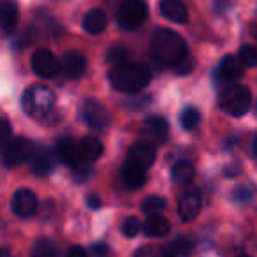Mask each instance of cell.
Listing matches in <instances>:
<instances>
[{"instance_id":"25","label":"cell","mask_w":257,"mask_h":257,"mask_svg":"<svg viewBox=\"0 0 257 257\" xmlns=\"http://www.w3.org/2000/svg\"><path fill=\"white\" fill-rule=\"evenodd\" d=\"M199 121H201V114L196 107H185V109L182 111V114H180V123H182V127L185 128V131L196 128L197 125H199Z\"/></svg>"},{"instance_id":"26","label":"cell","mask_w":257,"mask_h":257,"mask_svg":"<svg viewBox=\"0 0 257 257\" xmlns=\"http://www.w3.org/2000/svg\"><path fill=\"white\" fill-rule=\"evenodd\" d=\"M166 208V201L161 196H148L147 199L141 203V211L147 215H157Z\"/></svg>"},{"instance_id":"18","label":"cell","mask_w":257,"mask_h":257,"mask_svg":"<svg viewBox=\"0 0 257 257\" xmlns=\"http://www.w3.org/2000/svg\"><path fill=\"white\" fill-rule=\"evenodd\" d=\"M161 13L164 18H168L173 23H187L189 22V9L182 0H162Z\"/></svg>"},{"instance_id":"21","label":"cell","mask_w":257,"mask_h":257,"mask_svg":"<svg viewBox=\"0 0 257 257\" xmlns=\"http://www.w3.org/2000/svg\"><path fill=\"white\" fill-rule=\"evenodd\" d=\"M107 27V16L102 9H92L83 16V29L88 34H102Z\"/></svg>"},{"instance_id":"15","label":"cell","mask_w":257,"mask_h":257,"mask_svg":"<svg viewBox=\"0 0 257 257\" xmlns=\"http://www.w3.org/2000/svg\"><path fill=\"white\" fill-rule=\"evenodd\" d=\"M57 157H60V161L64 162V164L71 166L72 169L78 168L79 164H85V162H81V157H79L78 143H74L71 138H62V140H58Z\"/></svg>"},{"instance_id":"41","label":"cell","mask_w":257,"mask_h":257,"mask_svg":"<svg viewBox=\"0 0 257 257\" xmlns=\"http://www.w3.org/2000/svg\"><path fill=\"white\" fill-rule=\"evenodd\" d=\"M238 257H250V255H245V253H243V255H238Z\"/></svg>"},{"instance_id":"28","label":"cell","mask_w":257,"mask_h":257,"mask_svg":"<svg viewBox=\"0 0 257 257\" xmlns=\"http://www.w3.org/2000/svg\"><path fill=\"white\" fill-rule=\"evenodd\" d=\"M238 58L245 67H253L257 65V48L252 44H243L238 51Z\"/></svg>"},{"instance_id":"33","label":"cell","mask_w":257,"mask_h":257,"mask_svg":"<svg viewBox=\"0 0 257 257\" xmlns=\"http://www.w3.org/2000/svg\"><path fill=\"white\" fill-rule=\"evenodd\" d=\"M252 196H253L252 189H250V187H246V185L236 187L234 192H232V197H234L238 203H248V201L252 199Z\"/></svg>"},{"instance_id":"32","label":"cell","mask_w":257,"mask_h":257,"mask_svg":"<svg viewBox=\"0 0 257 257\" xmlns=\"http://www.w3.org/2000/svg\"><path fill=\"white\" fill-rule=\"evenodd\" d=\"M141 224L136 217H127L123 222H121V234L127 236V238H134V236L140 232Z\"/></svg>"},{"instance_id":"20","label":"cell","mask_w":257,"mask_h":257,"mask_svg":"<svg viewBox=\"0 0 257 257\" xmlns=\"http://www.w3.org/2000/svg\"><path fill=\"white\" fill-rule=\"evenodd\" d=\"M18 6L13 0H4L0 2V29L6 34L15 32L16 23H18Z\"/></svg>"},{"instance_id":"34","label":"cell","mask_w":257,"mask_h":257,"mask_svg":"<svg viewBox=\"0 0 257 257\" xmlns=\"http://www.w3.org/2000/svg\"><path fill=\"white\" fill-rule=\"evenodd\" d=\"M11 123H9V120H6V118H0V147L2 145H6L9 140H11Z\"/></svg>"},{"instance_id":"1","label":"cell","mask_w":257,"mask_h":257,"mask_svg":"<svg viewBox=\"0 0 257 257\" xmlns=\"http://www.w3.org/2000/svg\"><path fill=\"white\" fill-rule=\"evenodd\" d=\"M150 53L159 64L173 67L176 62L189 55V51H187V44L180 34L169 29H159L155 30L150 39Z\"/></svg>"},{"instance_id":"10","label":"cell","mask_w":257,"mask_h":257,"mask_svg":"<svg viewBox=\"0 0 257 257\" xmlns=\"http://www.w3.org/2000/svg\"><path fill=\"white\" fill-rule=\"evenodd\" d=\"M11 210L22 218L32 217L37 211V197L32 190L29 189H18L13 194L11 199Z\"/></svg>"},{"instance_id":"16","label":"cell","mask_w":257,"mask_h":257,"mask_svg":"<svg viewBox=\"0 0 257 257\" xmlns=\"http://www.w3.org/2000/svg\"><path fill=\"white\" fill-rule=\"evenodd\" d=\"M120 176H121V182L127 189H141L147 182V169L140 168V166L133 164V162H125L121 166V171H120Z\"/></svg>"},{"instance_id":"9","label":"cell","mask_w":257,"mask_h":257,"mask_svg":"<svg viewBox=\"0 0 257 257\" xmlns=\"http://www.w3.org/2000/svg\"><path fill=\"white\" fill-rule=\"evenodd\" d=\"M141 134L150 143L162 145L169 136V125L162 116H148L141 125Z\"/></svg>"},{"instance_id":"8","label":"cell","mask_w":257,"mask_h":257,"mask_svg":"<svg viewBox=\"0 0 257 257\" xmlns=\"http://www.w3.org/2000/svg\"><path fill=\"white\" fill-rule=\"evenodd\" d=\"M81 114L83 120L86 121V125L92 128H106L111 121L107 109L95 99L85 100V104L81 107Z\"/></svg>"},{"instance_id":"24","label":"cell","mask_w":257,"mask_h":257,"mask_svg":"<svg viewBox=\"0 0 257 257\" xmlns=\"http://www.w3.org/2000/svg\"><path fill=\"white\" fill-rule=\"evenodd\" d=\"M30 257H57V246L50 238H39L34 243Z\"/></svg>"},{"instance_id":"3","label":"cell","mask_w":257,"mask_h":257,"mask_svg":"<svg viewBox=\"0 0 257 257\" xmlns=\"http://www.w3.org/2000/svg\"><path fill=\"white\" fill-rule=\"evenodd\" d=\"M55 106V93L50 86L32 85L22 95V107L30 116H46Z\"/></svg>"},{"instance_id":"6","label":"cell","mask_w":257,"mask_h":257,"mask_svg":"<svg viewBox=\"0 0 257 257\" xmlns=\"http://www.w3.org/2000/svg\"><path fill=\"white\" fill-rule=\"evenodd\" d=\"M34 145L30 143L27 138L18 136V138H13L6 143L4 148V154H2V161H4L6 168H18L22 166L23 162L30 161L34 154Z\"/></svg>"},{"instance_id":"23","label":"cell","mask_w":257,"mask_h":257,"mask_svg":"<svg viewBox=\"0 0 257 257\" xmlns=\"http://www.w3.org/2000/svg\"><path fill=\"white\" fill-rule=\"evenodd\" d=\"M194 175H196V171H194V166L190 164L189 161L176 162L171 169L173 182L178 183V185H189V183L194 180Z\"/></svg>"},{"instance_id":"17","label":"cell","mask_w":257,"mask_h":257,"mask_svg":"<svg viewBox=\"0 0 257 257\" xmlns=\"http://www.w3.org/2000/svg\"><path fill=\"white\" fill-rule=\"evenodd\" d=\"M243 67L245 65L239 62L238 57H232V55H227L220 60L217 69V76L222 79V81L232 83L236 79H239L243 76Z\"/></svg>"},{"instance_id":"35","label":"cell","mask_w":257,"mask_h":257,"mask_svg":"<svg viewBox=\"0 0 257 257\" xmlns=\"http://www.w3.org/2000/svg\"><path fill=\"white\" fill-rule=\"evenodd\" d=\"M74 176H76V180L78 182H81V180H86L90 176V173H92V169L88 168V166H83V164H79L78 168H74Z\"/></svg>"},{"instance_id":"19","label":"cell","mask_w":257,"mask_h":257,"mask_svg":"<svg viewBox=\"0 0 257 257\" xmlns=\"http://www.w3.org/2000/svg\"><path fill=\"white\" fill-rule=\"evenodd\" d=\"M79 157L81 162H95L99 157H102L104 154V145L99 138L95 136H85L78 143Z\"/></svg>"},{"instance_id":"11","label":"cell","mask_w":257,"mask_h":257,"mask_svg":"<svg viewBox=\"0 0 257 257\" xmlns=\"http://www.w3.org/2000/svg\"><path fill=\"white\" fill-rule=\"evenodd\" d=\"M201 210V192L197 189H189L178 199V215L182 220L189 222L197 217Z\"/></svg>"},{"instance_id":"13","label":"cell","mask_w":257,"mask_h":257,"mask_svg":"<svg viewBox=\"0 0 257 257\" xmlns=\"http://www.w3.org/2000/svg\"><path fill=\"white\" fill-rule=\"evenodd\" d=\"M30 169H32L36 175H50L55 168V154L46 147L36 148L30 157Z\"/></svg>"},{"instance_id":"40","label":"cell","mask_w":257,"mask_h":257,"mask_svg":"<svg viewBox=\"0 0 257 257\" xmlns=\"http://www.w3.org/2000/svg\"><path fill=\"white\" fill-rule=\"evenodd\" d=\"M252 154H253V157H257V136L253 138V141H252Z\"/></svg>"},{"instance_id":"31","label":"cell","mask_w":257,"mask_h":257,"mask_svg":"<svg viewBox=\"0 0 257 257\" xmlns=\"http://www.w3.org/2000/svg\"><path fill=\"white\" fill-rule=\"evenodd\" d=\"M194 67H196V62H194V58L190 57V55H185L182 60L176 62V64L173 65V71H175L178 76H187V74H190V72L194 71Z\"/></svg>"},{"instance_id":"27","label":"cell","mask_w":257,"mask_h":257,"mask_svg":"<svg viewBox=\"0 0 257 257\" xmlns=\"http://www.w3.org/2000/svg\"><path fill=\"white\" fill-rule=\"evenodd\" d=\"M169 250L175 257H187L192 250V241L185 236H178L175 241L169 245Z\"/></svg>"},{"instance_id":"5","label":"cell","mask_w":257,"mask_h":257,"mask_svg":"<svg viewBox=\"0 0 257 257\" xmlns=\"http://www.w3.org/2000/svg\"><path fill=\"white\" fill-rule=\"evenodd\" d=\"M148 16V6L143 0H123L116 13L118 25L125 30H136Z\"/></svg>"},{"instance_id":"36","label":"cell","mask_w":257,"mask_h":257,"mask_svg":"<svg viewBox=\"0 0 257 257\" xmlns=\"http://www.w3.org/2000/svg\"><path fill=\"white\" fill-rule=\"evenodd\" d=\"M65 257H88V253H86V250L83 248V246L74 245V246H71V248L67 250Z\"/></svg>"},{"instance_id":"29","label":"cell","mask_w":257,"mask_h":257,"mask_svg":"<svg viewBox=\"0 0 257 257\" xmlns=\"http://www.w3.org/2000/svg\"><path fill=\"white\" fill-rule=\"evenodd\" d=\"M136 257H175L169 250V246H159V245H147L138 250Z\"/></svg>"},{"instance_id":"7","label":"cell","mask_w":257,"mask_h":257,"mask_svg":"<svg viewBox=\"0 0 257 257\" xmlns=\"http://www.w3.org/2000/svg\"><path fill=\"white\" fill-rule=\"evenodd\" d=\"M30 67L41 78H55L62 71L58 58L50 50H37L30 58Z\"/></svg>"},{"instance_id":"12","label":"cell","mask_w":257,"mask_h":257,"mask_svg":"<svg viewBox=\"0 0 257 257\" xmlns=\"http://www.w3.org/2000/svg\"><path fill=\"white\" fill-rule=\"evenodd\" d=\"M127 161L133 162V164L140 166L143 169H148L155 164V150L152 145L148 143H134L133 147L128 148L127 152Z\"/></svg>"},{"instance_id":"37","label":"cell","mask_w":257,"mask_h":257,"mask_svg":"<svg viewBox=\"0 0 257 257\" xmlns=\"http://www.w3.org/2000/svg\"><path fill=\"white\" fill-rule=\"evenodd\" d=\"M92 252L95 257H107L109 255V248H107L104 243H97V245L92 246Z\"/></svg>"},{"instance_id":"38","label":"cell","mask_w":257,"mask_h":257,"mask_svg":"<svg viewBox=\"0 0 257 257\" xmlns=\"http://www.w3.org/2000/svg\"><path fill=\"white\" fill-rule=\"evenodd\" d=\"M86 203H88V206L92 208V210H97V208L100 206V201H99V197L97 196H88V199H86Z\"/></svg>"},{"instance_id":"22","label":"cell","mask_w":257,"mask_h":257,"mask_svg":"<svg viewBox=\"0 0 257 257\" xmlns=\"http://www.w3.org/2000/svg\"><path fill=\"white\" fill-rule=\"evenodd\" d=\"M143 229L147 232V236H150V238H164L169 232V229H171V225H169L168 218L157 213V215H150L147 218Z\"/></svg>"},{"instance_id":"14","label":"cell","mask_w":257,"mask_h":257,"mask_svg":"<svg viewBox=\"0 0 257 257\" xmlns=\"http://www.w3.org/2000/svg\"><path fill=\"white\" fill-rule=\"evenodd\" d=\"M62 72H64L67 78L78 79L83 76V72L86 71V58L83 57L79 51H69L64 55L60 62Z\"/></svg>"},{"instance_id":"4","label":"cell","mask_w":257,"mask_h":257,"mask_svg":"<svg viewBox=\"0 0 257 257\" xmlns=\"http://www.w3.org/2000/svg\"><path fill=\"white\" fill-rule=\"evenodd\" d=\"M252 104V95L250 90L243 85H231L220 93L218 99V106L224 113L231 114V116H243L246 111L250 109Z\"/></svg>"},{"instance_id":"30","label":"cell","mask_w":257,"mask_h":257,"mask_svg":"<svg viewBox=\"0 0 257 257\" xmlns=\"http://www.w3.org/2000/svg\"><path fill=\"white\" fill-rule=\"evenodd\" d=\"M127 58H128V50L120 46V44H116V46H113L107 51V62H109V64L120 65V64H123V62H127Z\"/></svg>"},{"instance_id":"2","label":"cell","mask_w":257,"mask_h":257,"mask_svg":"<svg viewBox=\"0 0 257 257\" xmlns=\"http://www.w3.org/2000/svg\"><path fill=\"white\" fill-rule=\"evenodd\" d=\"M152 71L140 62H123L114 65L109 72V83L114 90L125 93H136L150 83Z\"/></svg>"},{"instance_id":"39","label":"cell","mask_w":257,"mask_h":257,"mask_svg":"<svg viewBox=\"0 0 257 257\" xmlns=\"http://www.w3.org/2000/svg\"><path fill=\"white\" fill-rule=\"evenodd\" d=\"M0 257H11V252L6 246H0Z\"/></svg>"}]
</instances>
